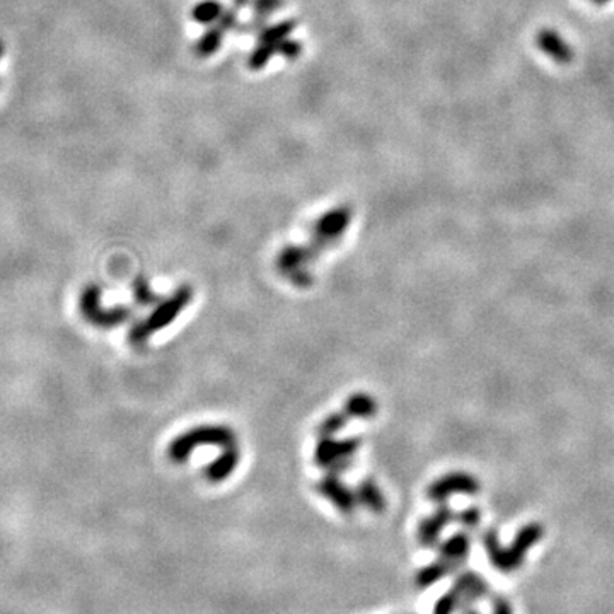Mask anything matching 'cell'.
<instances>
[{"label": "cell", "instance_id": "1", "mask_svg": "<svg viewBox=\"0 0 614 614\" xmlns=\"http://www.w3.org/2000/svg\"><path fill=\"white\" fill-rule=\"evenodd\" d=\"M193 297V288L189 285H183L178 291L167 297L166 301L159 302L154 313L145 319V321L135 324L128 333V340L133 347H142L150 335L155 331L162 330V328L170 326V324L178 318L181 311L188 306V302Z\"/></svg>", "mask_w": 614, "mask_h": 614}, {"label": "cell", "instance_id": "2", "mask_svg": "<svg viewBox=\"0 0 614 614\" xmlns=\"http://www.w3.org/2000/svg\"><path fill=\"white\" fill-rule=\"evenodd\" d=\"M198 445H219L231 447L236 445V435L224 425H200L176 437L170 445V457L175 462H183L189 457Z\"/></svg>", "mask_w": 614, "mask_h": 614}, {"label": "cell", "instance_id": "3", "mask_svg": "<svg viewBox=\"0 0 614 614\" xmlns=\"http://www.w3.org/2000/svg\"><path fill=\"white\" fill-rule=\"evenodd\" d=\"M539 536H541V529H539L538 526H529L519 534V538L512 546L504 550V548H500L499 541H496V536L488 534L485 539V546L491 565L505 573L519 568V566L522 565V560H524L526 551L529 550V546H533V544L538 541Z\"/></svg>", "mask_w": 614, "mask_h": 614}, {"label": "cell", "instance_id": "4", "mask_svg": "<svg viewBox=\"0 0 614 614\" xmlns=\"http://www.w3.org/2000/svg\"><path fill=\"white\" fill-rule=\"evenodd\" d=\"M79 311L85 321H89L98 328H103V330L118 326V324L128 321L130 316H132V311L128 307L105 309L101 306V287L96 283L85 285L84 291L80 292Z\"/></svg>", "mask_w": 614, "mask_h": 614}, {"label": "cell", "instance_id": "5", "mask_svg": "<svg viewBox=\"0 0 614 614\" xmlns=\"http://www.w3.org/2000/svg\"><path fill=\"white\" fill-rule=\"evenodd\" d=\"M490 595L486 582L473 572L462 573L447 594L437 600L434 614H454L462 606H469L474 600Z\"/></svg>", "mask_w": 614, "mask_h": 614}, {"label": "cell", "instance_id": "6", "mask_svg": "<svg viewBox=\"0 0 614 614\" xmlns=\"http://www.w3.org/2000/svg\"><path fill=\"white\" fill-rule=\"evenodd\" d=\"M358 447H360V439H357V437H350V439L343 440L321 437L316 445L314 461L321 468H330L331 473L340 474L350 468V456H353Z\"/></svg>", "mask_w": 614, "mask_h": 614}, {"label": "cell", "instance_id": "7", "mask_svg": "<svg viewBox=\"0 0 614 614\" xmlns=\"http://www.w3.org/2000/svg\"><path fill=\"white\" fill-rule=\"evenodd\" d=\"M350 219H352V210H350L348 207H338V209H333L331 212H328V214H324L323 217L316 222L313 239H311V243H307L314 258L318 256L328 244H331L333 241H336L343 234L345 229L348 227Z\"/></svg>", "mask_w": 614, "mask_h": 614}, {"label": "cell", "instance_id": "8", "mask_svg": "<svg viewBox=\"0 0 614 614\" xmlns=\"http://www.w3.org/2000/svg\"><path fill=\"white\" fill-rule=\"evenodd\" d=\"M318 490L323 496H326L336 509L341 510V512L350 514L357 507V493L348 490L338 479V474L328 473L326 477L318 483Z\"/></svg>", "mask_w": 614, "mask_h": 614}, {"label": "cell", "instance_id": "9", "mask_svg": "<svg viewBox=\"0 0 614 614\" xmlns=\"http://www.w3.org/2000/svg\"><path fill=\"white\" fill-rule=\"evenodd\" d=\"M538 46L546 57L555 60L556 63H568L573 58V51L570 45L563 40L561 34H558L553 29H543L538 34Z\"/></svg>", "mask_w": 614, "mask_h": 614}, {"label": "cell", "instance_id": "10", "mask_svg": "<svg viewBox=\"0 0 614 614\" xmlns=\"http://www.w3.org/2000/svg\"><path fill=\"white\" fill-rule=\"evenodd\" d=\"M237 464H239V451H237V445H231V447L224 449V452L220 454L217 459L212 461L207 466L205 477L212 483L224 482V479L234 473Z\"/></svg>", "mask_w": 614, "mask_h": 614}, {"label": "cell", "instance_id": "11", "mask_svg": "<svg viewBox=\"0 0 614 614\" xmlns=\"http://www.w3.org/2000/svg\"><path fill=\"white\" fill-rule=\"evenodd\" d=\"M311 259H314L313 253H311L309 246H299V244H291L287 246V248L282 249V253H280L279 261H276V266H279V270L282 271V274L288 275L293 270H299V268H304V265L307 261H311Z\"/></svg>", "mask_w": 614, "mask_h": 614}, {"label": "cell", "instance_id": "12", "mask_svg": "<svg viewBox=\"0 0 614 614\" xmlns=\"http://www.w3.org/2000/svg\"><path fill=\"white\" fill-rule=\"evenodd\" d=\"M454 568H456V565H452L451 561L445 560V558H440L439 561L420 570V573L417 575V586L420 587V589H427L432 583H435L447 573H451Z\"/></svg>", "mask_w": 614, "mask_h": 614}, {"label": "cell", "instance_id": "13", "mask_svg": "<svg viewBox=\"0 0 614 614\" xmlns=\"http://www.w3.org/2000/svg\"><path fill=\"white\" fill-rule=\"evenodd\" d=\"M357 499L360 504H364L365 507L374 510V512H383L384 507H386L383 493H380L379 488L375 486V483L370 482V479H365V482L360 483V486H358L357 490Z\"/></svg>", "mask_w": 614, "mask_h": 614}, {"label": "cell", "instance_id": "14", "mask_svg": "<svg viewBox=\"0 0 614 614\" xmlns=\"http://www.w3.org/2000/svg\"><path fill=\"white\" fill-rule=\"evenodd\" d=\"M451 519L449 516L447 510H442V512H439L437 516L427 519L425 522H422L420 526V541L423 544H427V546H432L437 541V538H439L440 531H442V527L447 524V521Z\"/></svg>", "mask_w": 614, "mask_h": 614}, {"label": "cell", "instance_id": "15", "mask_svg": "<svg viewBox=\"0 0 614 614\" xmlns=\"http://www.w3.org/2000/svg\"><path fill=\"white\" fill-rule=\"evenodd\" d=\"M468 550H469L468 538L461 534L454 536V538L449 539V541L440 548V558H445V560H449L452 565L457 566L464 561L466 555H468Z\"/></svg>", "mask_w": 614, "mask_h": 614}, {"label": "cell", "instance_id": "16", "mask_svg": "<svg viewBox=\"0 0 614 614\" xmlns=\"http://www.w3.org/2000/svg\"><path fill=\"white\" fill-rule=\"evenodd\" d=\"M343 412L350 418H369L375 413V401L367 395H352L348 397Z\"/></svg>", "mask_w": 614, "mask_h": 614}, {"label": "cell", "instance_id": "17", "mask_svg": "<svg viewBox=\"0 0 614 614\" xmlns=\"http://www.w3.org/2000/svg\"><path fill=\"white\" fill-rule=\"evenodd\" d=\"M132 291H133V297H135V302H138L140 306L159 304V302H161V297H159L157 293L149 287V283H147L144 276H137V279L133 280Z\"/></svg>", "mask_w": 614, "mask_h": 614}, {"label": "cell", "instance_id": "18", "mask_svg": "<svg viewBox=\"0 0 614 614\" xmlns=\"http://www.w3.org/2000/svg\"><path fill=\"white\" fill-rule=\"evenodd\" d=\"M222 12V6H220L219 2H215V0H205V2L198 4L197 9H194L193 17L198 21V23H214V21H219V17L222 16L220 14Z\"/></svg>", "mask_w": 614, "mask_h": 614}, {"label": "cell", "instance_id": "19", "mask_svg": "<svg viewBox=\"0 0 614 614\" xmlns=\"http://www.w3.org/2000/svg\"><path fill=\"white\" fill-rule=\"evenodd\" d=\"M222 34L224 31L220 28H214L210 29V31H207L205 36H202L197 45L198 55H200V57H210V55L219 48L220 43H222Z\"/></svg>", "mask_w": 614, "mask_h": 614}, {"label": "cell", "instance_id": "20", "mask_svg": "<svg viewBox=\"0 0 614 614\" xmlns=\"http://www.w3.org/2000/svg\"><path fill=\"white\" fill-rule=\"evenodd\" d=\"M348 418L350 417L345 412L343 413L338 412V413L330 415V417L324 418L321 425H319L318 434L321 435V437H331L333 434H336V432L341 430L345 425H347Z\"/></svg>", "mask_w": 614, "mask_h": 614}, {"label": "cell", "instance_id": "21", "mask_svg": "<svg viewBox=\"0 0 614 614\" xmlns=\"http://www.w3.org/2000/svg\"><path fill=\"white\" fill-rule=\"evenodd\" d=\"M287 276L292 280L293 283L297 285V287H309V285L313 283V276L307 274L304 268H299V270H293Z\"/></svg>", "mask_w": 614, "mask_h": 614}, {"label": "cell", "instance_id": "22", "mask_svg": "<svg viewBox=\"0 0 614 614\" xmlns=\"http://www.w3.org/2000/svg\"><path fill=\"white\" fill-rule=\"evenodd\" d=\"M491 611L493 614H514L510 603L505 598H501V595H495V598H493Z\"/></svg>", "mask_w": 614, "mask_h": 614}, {"label": "cell", "instance_id": "23", "mask_svg": "<svg viewBox=\"0 0 614 614\" xmlns=\"http://www.w3.org/2000/svg\"><path fill=\"white\" fill-rule=\"evenodd\" d=\"M280 0H256V4H254V11H256V14H261L263 17L268 16V12L275 11L276 7H280Z\"/></svg>", "mask_w": 614, "mask_h": 614}, {"label": "cell", "instance_id": "24", "mask_svg": "<svg viewBox=\"0 0 614 614\" xmlns=\"http://www.w3.org/2000/svg\"><path fill=\"white\" fill-rule=\"evenodd\" d=\"M595 4H599V6H604V4H608L609 0H594Z\"/></svg>", "mask_w": 614, "mask_h": 614}, {"label": "cell", "instance_id": "25", "mask_svg": "<svg viewBox=\"0 0 614 614\" xmlns=\"http://www.w3.org/2000/svg\"><path fill=\"white\" fill-rule=\"evenodd\" d=\"M464 614H479V613L474 611V609H469V608H468V609H466V613H464Z\"/></svg>", "mask_w": 614, "mask_h": 614}, {"label": "cell", "instance_id": "26", "mask_svg": "<svg viewBox=\"0 0 614 614\" xmlns=\"http://www.w3.org/2000/svg\"><path fill=\"white\" fill-rule=\"evenodd\" d=\"M244 2H246V0H236V4H237V6H243V4H244Z\"/></svg>", "mask_w": 614, "mask_h": 614}]
</instances>
